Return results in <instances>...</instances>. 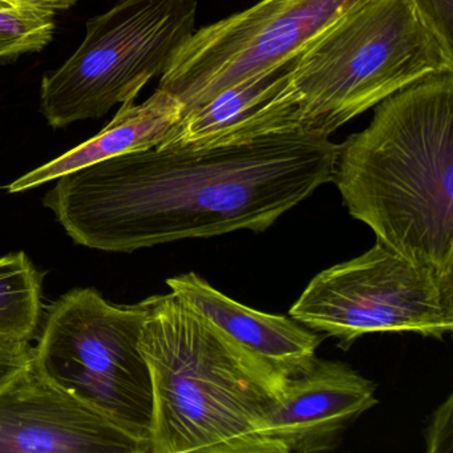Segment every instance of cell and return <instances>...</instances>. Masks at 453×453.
Masks as SVG:
<instances>
[{"label": "cell", "instance_id": "obj_13", "mask_svg": "<svg viewBox=\"0 0 453 453\" xmlns=\"http://www.w3.org/2000/svg\"><path fill=\"white\" fill-rule=\"evenodd\" d=\"M181 115V103L168 92L157 88L142 104H134V102L121 104L112 121L96 136L28 172L7 185L6 190L9 193L26 192L94 164L158 147L168 139Z\"/></svg>", "mask_w": 453, "mask_h": 453}, {"label": "cell", "instance_id": "obj_19", "mask_svg": "<svg viewBox=\"0 0 453 453\" xmlns=\"http://www.w3.org/2000/svg\"><path fill=\"white\" fill-rule=\"evenodd\" d=\"M7 6L17 10H35V12L58 14L71 9L78 4V0H2Z\"/></svg>", "mask_w": 453, "mask_h": 453}, {"label": "cell", "instance_id": "obj_12", "mask_svg": "<svg viewBox=\"0 0 453 453\" xmlns=\"http://www.w3.org/2000/svg\"><path fill=\"white\" fill-rule=\"evenodd\" d=\"M166 285L214 327L288 378L306 371L317 357L322 336L291 317L245 306L196 273L169 278Z\"/></svg>", "mask_w": 453, "mask_h": 453}, {"label": "cell", "instance_id": "obj_18", "mask_svg": "<svg viewBox=\"0 0 453 453\" xmlns=\"http://www.w3.org/2000/svg\"><path fill=\"white\" fill-rule=\"evenodd\" d=\"M426 444L428 453H450L453 448V395L432 413L426 428Z\"/></svg>", "mask_w": 453, "mask_h": 453}, {"label": "cell", "instance_id": "obj_4", "mask_svg": "<svg viewBox=\"0 0 453 453\" xmlns=\"http://www.w3.org/2000/svg\"><path fill=\"white\" fill-rule=\"evenodd\" d=\"M453 73L412 0H363L290 60L304 132L330 137L392 95Z\"/></svg>", "mask_w": 453, "mask_h": 453}, {"label": "cell", "instance_id": "obj_5", "mask_svg": "<svg viewBox=\"0 0 453 453\" xmlns=\"http://www.w3.org/2000/svg\"><path fill=\"white\" fill-rule=\"evenodd\" d=\"M147 312V299L118 306L95 288H73L47 309L33 365L152 453V376L140 349Z\"/></svg>", "mask_w": 453, "mask_h": 453}, {"label": "cell", "instance_id": "obj_3", "mask_svg": "<svg viewBox=\"0 0 453 453\" xmlns=\"http://www.w3.org/2000/svg\"><path fill=\"white\" fill-rule=\"evenodd\" d=\"M147 301L140 349L152 376V453H282L267 415L288 376L172 291Z\"/></svg>", "mask_w": 453, "mask_h": 453}, {"label": "cell", "instance_id": "obj_10", "mask_svg": "<svg viewBox=\"0 0 453 453\" xmlns=\"http://www.w3.org/2000/svg\"><path fill=\"white\" fill-rule=\"evenodd\" d=\"M378 402L372 380L347 363L317 357L286 380L267 415V431L282 453L331 452Z\"/></svg>", "mask_w": 453, "mask_h": 453}, {"label": "cell", "instance_id": "obj_11", "mask_svg": "<svg viewBox=\"0 0 453 453\" xmlns=\"http://www.w3.org/2000/svg\"><path fill=\"white\" fill-rule=\"evenodd\" d=\"M296 131L303 128L288 62L245 79L188 111L158 147H226Z\"/></svg>", "mask_w": 453, "mask_h": 453}, {"label": "cell", "instance_id": "obj_17", "mask_svg": "<svg viewBox=\"0 0 453 453\" xmlns=\"http://www.w3.org/2000/svg\"><path fill=\"white\" fill-rule=\"evenodd\" d=\"M34 347L28 341L0 339V391L33 365Z\"/></svg>", "mask_w": 453, "mask_h": 453}, {"label": "cell", "instance_id": "obj_8", "mask_svg": "<svg viewBox=\"0 0 453 453\" xmlns=\"http://www.w3.org/2000/svg\"><path fill=\"white\" fill-rule=\"evenodd\" d=\"M362 2L261 0L193 33L161 75L158 88L181 103L184 115L234 84L290 62Z\"/></svg>", "mask_w": 453, "mask_h": 453}, {"label": "cell", "instance_id": "obj_14", "mask_svg": "<svg viewBox=\"0 0 453 453\" xmlns=\"http://www.w3.org/2000/svg\"><path fill=\"white\" fill-rule=\"evenodd\" d=\"M42 278L25 251L0 258V339L28 341L42 315Z\"/></svg>", "mask_w": 453, "mask_h": 453}, {"label": "cell", "instance_id": "obj_2", "mask_svg": "<svg viewBox=\"0 0 453 453\" xmlns=\"http://www.w3.org/2000/svg\"><path fill=\"white\" fill-rule=\"evenodd\" d=\"M453 73L429 76L376 105L338 145L331 181L376 242L453 273Z\"/></svg>", "mask_w": 453, "mask_h": 453}, {"label": "cell", "instance_id": "obj_7", "mask_svg": "<svg viewBox=\"0 0 453 453\" xmlns=\"http://www.w3.org/2000/svg\"><path fill=\"white\" fill-rule=\"evenodd\" d=\"M349 351L363 336L416 333L441 341L453 328V273H442L375 242L357 258L310 280L288 311Z\"/></svg>", "mask_w": 453, "mask_h": 453}, {"label": "cell", "instance_id": "obj_6", "mask_svg": "<svg viewBox=\"0 0 453 453\" xmlns=\"http://www.w3.org/2000/svg\"><path fill=\"white\" fill-rule=\"evenodd\" d=\"M197 7V0H121L88 20L75 54L42 81L47 123L65 128L134 102L195 33Z\"/></svg>", "mask_w": 453, "mask_h": 453}, {"label": "cell", "instance_id": "obj_9", "mask_svg": "<svg viewBox=\"0 0 453 453\" xmlns=\"http://www.w3.org/2000/svg\"><path fill=\"white\" fill-rule=\"evenodd\" d=\"M0 453H150V445L31 365L0 391Z\"/></svg>", "mask_w": 453, "mask_h": 453}, {"label": "cell", "instance_id": "obj_1", "mask_svg": "<svg viewBox=\"0 0 453 453\" xmlns=\"http://www.w3.org/2000/svg\"><path fill=\"white\" fill-rule=\"evenodd\" d=\"M336 150L304 131L226 147L150 148L60 177L43 203L73 242L112 253L261 233L331 182Z\"/></svg>", "mask_w": 453, "mask_h": 453}, {"label": "cell", "instance_id": "obj_15", "mask_svg": "<svg viewBox=\"0 0 453 453\" xmlns=\"http://www.w3.org/2000/svg\"><path fill=\"white\" fill-rule=\"evenodd\" d=\"M54 17L35 10H0V59L49 46L55 34Z\"/></svg>", "mask_w": 453, "mask_h": 453}, {"label": "cell", "instance_id": "obj_16", "mask_svg": "<svg viewBox=\"0 0 453 453\" xmlns=\"http://www.w3.org/2000/svg\"><path fill=\"white\" fill-rule=\"evenodd\" d=\"M442 49L453 57V0H412Z\"/></svg>", "mask_w": 453, "mask_h": 453}]
</instances>
